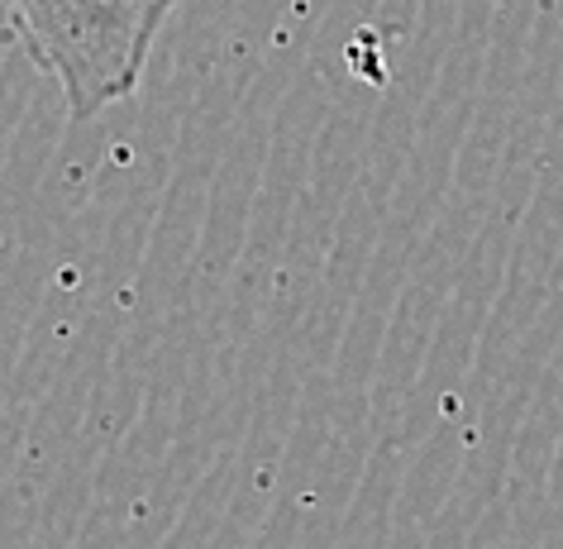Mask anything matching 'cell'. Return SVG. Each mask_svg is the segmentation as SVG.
I'll return each mask as SVG.
<instances>
[{
	"instance_id": "cell-1",
	"label": "cell",
	"mask_w": 563,
	"mask_h": 549,
	"mask_svg": "<svg viewBox=\"0 0 563 549\" xmlns=\"http://www.w3.org/2000/svg\"><path fill=\"white\" fill-rule=\"evenodd\" d=\"M30 63L58 87L67 120L124 106L181 0H0Z\"/></svg>"
}]
</instances>
